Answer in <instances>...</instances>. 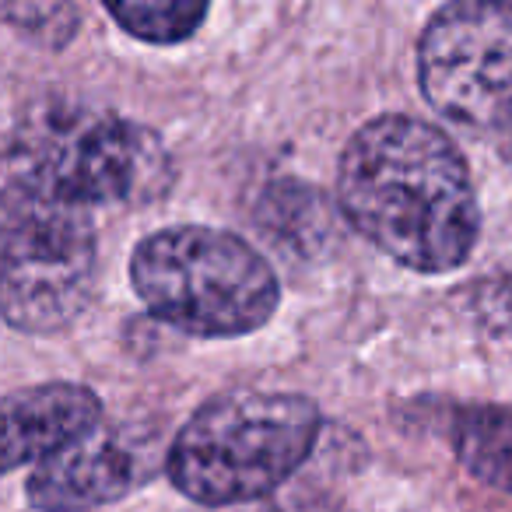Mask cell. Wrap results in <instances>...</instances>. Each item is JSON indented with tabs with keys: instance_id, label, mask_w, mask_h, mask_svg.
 Listing matches in <instances>:
<instances>
[{
	"instance_id": "obj_1",
	"label": "cell",
	"mask_w": 512,
	"mask_h": 512,
	"mask_svg": "<svg viewBox=\"0 0 512 512\" xmlns=\"http://www.w3.org/2000/svg\"><path fill=\"white\" fill-rule=\"evenodd\" d=\"M337 204L379 253L418 274L467 264L481 232L474 179L460 148L428 120L386 113L341 151Z\"/></svg>"
},
{
	"instance_id": "obj_2",
	"label": "cell",
	"mask_w": 512,
	"mask_h": 512,
	"mask_svg": "<svg viewBox=\"0 0 512 512\" xmlns=\"http://www.w3.org/2000/svg\"><path fill=\"white\" fill-rule=\"evenodd\" d=\"M320 432L323 414L306 393H218L172 435L165 474L179 495L204 509L249 505L309 460Z\"/></svg>"
},
{
	"instance_id": "obj_3",
	"label": "cell",
	"mask_w": 512,
	"mask_h": 512,
	"mask_svg": "<svg viewBox=\"0 0 512 512\" xmlns=\"http://www.w3.org/2000/svg\"><path fill=\"white\" fill-rule=\"evenodd\" d=\"M130 285L155 320L190 337L253 334L281 306V281L267 256L211 225L144 235L130 253Z\"/></svg>"
},
{
	"instance_id": "obj_4",
	"label": "cell",
	"mask_w": 512,
	"mask_h": 512,
	"mask_svg": "<svg viewBox=\"0 0 512 512\" xmlns=\"http://www.w3.org/2000/svg\"><path fill=\"white\" fill-rule=\"evenodd\" d=\"M99 274L92 207L15 172L0 186V320L60 334L88 309Z\"/></svg>"
},
{
	"instance_id": "obj_5",
	"label": "cell",
	"mask_w": 512,
	"mask_h": 512,
	"mask_svg": "<svg viewBox=\"0 0 512 512\" xmlns=\"http://www.w3.org/2000/svg\"><path fill=\"white\" fill-rule=\"evenodd\" d=\"M18 172L85 207L148 204L172 183V158L151 127L116 113H53L22 144Z\"/></svg>"
},
{
	"instance_id": "obj_6",
	"label": "cell",
	"mask_w": 512,
	"mask_h": 512,
	"mask_svg": "<svg viewBox=\"0 0 512 512\" xmlns=\"http://www.w3.org/2000/svg\"><path fill=\"white\" fill-rule=\"evenodd\" d=\"M418 85L435 113L470 130H512V4L460 0L418 39Z\"/></svg>"
},
{
	"instance_id": "obj_7",
	"label": "cell",
	"mask_w": 512,
	"mask_h": 512,
	"mask_svg": "<svg viewBox=\"0 0 512 512\" xmlns=\"http://www.w3.org/2000/svg\"><path fill=\"white\" fill-rule=\"evenodd\" d=\"M169 446L144 421H99L92 432L50 456L25 481L32 509L92 512L134 495L169 463Z\"/></svg>"
},
{
	"instance_id": "obj_8",
	"label": "cell",
	"mask_w": 512,
	"mask_h": 512,
	"mask_svg": "<svg viewBox=\"0 0 512 512\" xmlns=\"http://www.w3.org/2000/svg\"><path fill=\"white\" fill-rule=\"evenodd\" d=\"M102 421V400L81 383H39L0 397V474L46 463Z\"/></svg>"
},
{
	"instance_id": "obj_9",
	"label": "cell",
	"mask_w": 512,
	"mask_h": 512,
	"mask_svg": "<svg viewBox=\"0 0 512 512\" xmlns=\"http://www.w3.org/2000/svg\"><path fill=\"white\" fill-rule=\"evenodd\" d=\"M453 449L477 481L512 495V404L467 407L453 425Z\"/></svg>"
},
{
	"instance_id": "obj_10",
	"label": "cell",
	"mask_w": 512,
	"mask_h": 512,
	"mask_svg": "<svg viewBox=\"0 0 512 512\" xmlns=\"http://www.w3.org/2000/svg\"><path fill=\"white\" fill-rule=\"evenodd\" d=\"M207 11L211 8H207L204 0H165V4H151V0H106V15L127 36L151 46H176L193 39V32L204 25Z\"/></svg>"
},
{
	"instance_id": "obj_11",
	"label": "cell",
	"mask_w": 512,
	"mask_h": 512,
	"mask_svg": "<svg viewBox=\"0 0 512 512\" xmlns=\"http://www.w3.org/2000/svg\"><path fill=\"white\" fill-rule=\"evenodd\" d=\"M0 18L11 25L22 39L43 50H64L81 29V8L78 4H36V0H15V4H0Z\"/></svg>"
},
{
	"instance_id": "obj_12",
	"label": "cell",
	"mask_w": 512,
	"mask_h": 512,
	"mask_svg": "<svg viewBox=\"0 0 512 512\" xmlns=\"http://www.w3.org/2000/svg\"><path fill=\"white\" fill-rule=\"evenodd\" d=\"M200 512H281V509H274V505L249 502V505H228V509H200Z\"/></svg>"
},
{
	"instance_id": "obj_13",
	"label": "cell",
	"mask_w": 512,
	"mask_h": 512,
	"mask_svg": "<svg viewBox=\"0 0 512 512\" xmlns=\"http://www.w3.org/2000/svg\"><path fill=\"white\" fill-rule=\"evenodd\" d=\"M502 141H505V148H509V151H512V130H509V134H505V137H502Z\"/></svg>"
}]
</instances>
